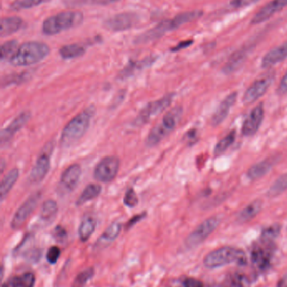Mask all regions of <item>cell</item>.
Masks as SVG:
<instances>
[{
  "mask_svg": "<svg viewBox=\"0 0 287 287\" xmlns=\"http://www.w3.org/2000/svg\"><path fill=\"white\" fill-rule=\"evenodd\" d=\"M95 112V106L90 105L68 122L61 135L60 144L62 147L72 146L86 134Z\"/></svg>",
  "mask_w": 287,
  "mask_h": 287,
  "instance_id": "cell-1",
  "label": "cell"
},
{
  "mask_svg": "<svg viewBox=\"0 0 287 287\" xmlns=\"http://www.w3.org/2000/svg\"><path fill=\"white\" fill-rule=\"evenodd\" d=\"M49 53L50 48L45 43L28 41L19 45L9 62L15 67H27L43 61Z\"/></svg>",
  "mask_w": 287,
  "mask_h": 287,
  "instance_id": "cell-2",
  "label": "cell"
},
{
  "mask_svg": "<svg viewBox=\"0 0 287 287\" xmlns=\"http://www.w3.org/2000/svg\"><path fill=\"white\" fill-rule=\"evenodd\" d=\"M84 21V14L79 11H66L49 17L42 24L45 35L53 36L79 27Z\"/></svg>",
  "mask_w": 287,
  "mask_h": 287,
  "instance_id": "cell-3",
  "label": "cell"
},
{
  "mask_svg": "<svg viewBox=\"0 0 287 287\" xmlns=\"http://www.w3.org/2000/svg\"><path fill=\"white\" fill-rule=\"evenodd\" d=\"M182 114H183V108L181 106H176L168 112L163 116L162 122L150 131L145 141L147 146L154 147L164 138L167 137L175 129L181 119Z\"/></svg>",
  "mask_w": 287,
  "mask_h": 287,
  "instance_id": "cell-4",
  "label": "cell"
},
{
  "mask_svg": "<svg viewBox=\"0 0 287 287\" xmlns=\"http://www.w3.org/2000/svg\"><path fill=\"white\" fill-rule=\"evenodd\" d=\"M246 259V255L241 249L223 247L209 253L204 259V264L208 268H217L231 263L244 265Z\"/></svg>",
  "mask_w": 287,
  "mask_h": 287,
  "instance_id": "cell-5",
  "label": "cell"
},
{
  "mask_svg": "<svg viewBox=\"0 0 287 287\" xmlns=\"http://www.w3.org/2000/svg\"><path fill=\"white\" fill-rule=\"evenodd\" d=\"M175 93H169L160 99L149 102L140 111L133 122L135 127H142L149 123L153 118L160 114L170 106L174 99Z\"/></svg>",
  "mask_w": 287,
  "mask_h": 287,
  "instance_id": "cell-6",
  "label": "cell"
},
{
  "mask_svg": "<svg viewBox=\"0 0 287 287\" xmlns=\"http://www.w3.org/2000/svg\"><path fill=\"white\" fill-rule=\"evenodd\" d=\"M54 149L53 141L46 143L41 149L36 164L33 166L30 173L29 180L31 184H38L45 179L50 170L51 156Z\"/></svg>",
  "mask_w": 287,
  "mask_h": 287,
  "instance_id": "cell-7",
  "label": "cell"
},
{
  "mask_svg": "<svg viewBox=\"0 0 287 287\" xmlns=\"http://www.w3.org/2000/svg\"><path fill=\"white\" fill-rule=\"evenodd\" d=\"M120 166V159L117 156L110 155L104 157L96 165L93 171V177L100 182H110L117 176Z\"/></svg>",
  "mask_w": 287,
  "mask_h": 287,
  "instance_id": "cell-8",
  "label": "cell"
},
{
  "mask_svg": "<svg viewBox=\"0 0 287 287\" xmlns=\"http://www.w3.org/2000/svg\"><path fill=\"white\" fill-rule=\"evenodd\" d=\"M274 79H275L274 71H269L252 83L251 86L247 89L243 97V102L244 105L253 103L259 97H262L271 87Z\"/></svg>",
  "mask_w": 287,
  "mask_h": 287,
  "instance_id": "cell-9",
  "label": "cell"
},
{
  "mask_svg": "<svg viewBox=\"0 0 287 287\" xmlns=\"http://www.w3.org/2000/svg\"><path fill=\"white\" fill-rule=\"evenodd\" d=\"M220 223L218 217H211L204 221L187 237L185 244L189 248L197 246L206 240L214 232Z\"/></svg>",
  "mask_w": 287,
  "mask_h": 287,
  "instance_id": "cell-10",
  "label": "cell"
},
{
  "mask_svg": "<svg viewBox=\"0 0 287 287\" xmlns=\"http://www.w3.org/2000/svg\"><path fill=\"white\" fill-rule=\"evenodd\" d=\"M139 21L140 16L136 13H121L108 18L104 25L109 31L119 32L133 28Z\"/></svg>",
  "mask_w": 287,
  "mask_h": 287,
  "instance_id": "cell-11",
  "label": "cell"
},
{
  "mask_svg": "<svg viewBox=\"0 0 287 287\" xmlns=\"http://www.w3.org/2000/svg\"><path fill=\"white\" fill-rule=\"evenodd\" d=\"M180 28L177 20L174 17L171 19H166L157 24L155 27L150 29L149 31L144 32L140 36L136 37L135 40L136 44H144V43L151 42L161 38L167 32L175 31L176 29Z\"/></svg>",
  "mask_w": 287,
  "mask_h": 287,
  "instance_id": "cell-12",
  "label": "cell"
},
{
  "mask_svg": "<svg viewBox=\"0 0 287 287\" xmlns=\"http://www.w3.org/2000/svg\"><path fill=\"white\" fill-rule=\"evenodd\" d=\"M41 198V192H36L31 195V197L21 206H19L10 223L12 229H19L20 227L23 226L25 222L31 216V214L38 206Z\"/></svg>",
  "mask_w": 287,
  "mask_h": 287,
  "instance_id": "cell-13",
  "label": "cell"
},
{
  "mask_svg": "<svg viewBox=\"0 0 287 287\" xmlns=\"http://www.w3.org/2000/svg\"><path fill=\"white\" fill-rule=\"evenodd\" d=\"M81 173V167L79 164H73L68 166L61 176L58 192L62 195L72 192L77 188V186L79 185Z\"/></svg>",
  "mask_w": 287,
  "mask_h": 287,
  "instance_id": "cell-14",
  "label": "cell"
},
{
  "mask_svg": "<svg viewBox=\"0 0 287 287\" xmlns=\"http://www.w3.org/2000/svg\"><path fill=\"white\" fill-rule=\"evenodd\" d=\"M265 117V109L262 103L257 105L244 119L242 126V134L249 137L254 136L260 128Z\"/></svg>",
  "mask_w": 287,
  "mask_h": 287,
  "instance_id": "cell-15",
  "label": "cell"
},
{
  "mask_svg": "<svg viewBox=\"0 0 287 287\" xmlns=\"http://www.w3.org/2000/svg\"><path fill=\"white\" fill-rule=\"evenodd\" d=\"M271 243L265 240H260V244L255 245L251 252V259L253 263L259 270H266L271 262L272 248Z\"/></svg>",
  "mask_w": 287,
  "mask_h": 287,
  "instance_id": "cell-16",
  "label": "cell"
},
{
  "mask_svg": "<svg viewBox=\"0 0 287 287\" xmlns=\"http://www.w3.org/2000/svg\"><path fill=\"white\" fill-rule=\"evenodd\" d=\"M285 7H287V0H271L265 6L261 8L256 14H254V16L252 18L250 24L253 25L262 24L264 22L269 20L271 17L281 11Z\"/></svg>",
  "mask_w": 287,
  "mask_h": 287,
  "instance_id": "cell-17",
  "label": "cell"
},
{
  "mask_svg": "<svg viewBox=\"0 0 287 287\" xmlns=\"http://www.w3.org/2000/svg\"><path fill=\"white\" fill-rule=\"evenodd\" d=\"M31 118V112H22L6 128H4L0 135V142L2 146L10 142L14 136L29 122Z\"/></svg>",
  "mask_w": 287,
  "mask_h": 287,
  "instance_id": "cell-18",
  "label": "cell"
},
{
  "mask_svg": "<svg viewBox=\"0 0 287 287\" xmlns=\"http://www.w3.org/2000/svg\"><path fill=\"white\" fill-rule=\"evenodd\" d=\"M237 93L233 92L230 93L229 95L227 96L221 102L215 113L211 117V124L213 126H218L223 123L229 114L231 108L234 105L237 100Z\"/></svg>",
  "mask_w": 287,
  "mask_h": 287,
  "instance_id": "cell-19",
  "label": "cell"
},
{
  "mask_svg": "<svg viewBox=\"0 0 287 287\" xmlns=\"http://www.w3.org/2000/svg\"><path fill=\"white\" fill-rule=\"evenodd\" d=\"M285 59H287V41L266 53L262 59L261 66L263 68H269Z\"/></svg>",
  "mask_w": 287,
  "mask_h": 287,
  "instance_id": "cell-20",
  "label": "cell"
},
{
  "mask_svg": "<svg viewBox=\"0 0 287 287\" xmlns=\"http://www.w3.org/2000/svg\"><path fill=\"white\" fill-rule=\"evenodd\" d=\"M251 46H244L241 48L240 50H237L236 53H233L229 59L227 61L225 66L223 67V73L226 75H229V74L234 72L237 71V69L240 68L244 63V61L247 58V56L249 54V49Z\"/></svg>",
  "mask_w": 287,
  "mask_h": 287,
  "instance_id": "cell-21",
  "label": "cell"
},
{
  "mask_svg": "<svg viewBox=\"0 0 287 287\" xmlns=\"http://www.w3.org/2000/svg\"><path fill=\"white\" fill-rule=\"evenodd\" d=\"M156 59H157L156 57H146L145 59L141 60V61L130 62L127 64V67L121 71L120 74H119V79H122V80L128 79L133 74L136 73V71H141L142 69L152 66L155 62Z\"/></svg>",
  "mask_w": 287,
  "mask_h": 287,
  "instance_id": "cell-22",
  "label": "cell"
},
{
  "mask_svg": "<svg viewBox=\"0 0 287 287\" xmlns=\"http://www.w3.org/2000/svg\"><path fill=\"white\" fill-rule=\"evenodd\" d=\"M274 165H275L274 159L264 160L262 162H258L254 166H252L248 170L247 176L251 180H258L259 178L266 176V174H268Z\"/></svg>",
  "mask_w": 287,
  "mask_h": 287,
  "instance_id": "cell-23",
  "label": "cell"
},
{
  "mask_svg": "<svg viewBox=\"0 0 287 287\" xmlns=\"http://www.w3.org/2000/svg\"><path fill=\"white\" fill-rule=\"evenodd\" d=\"M121 230H122L121 223L117 222L111 223L103 232V234L99 238L96 243V248L101 249L110 245V243H112L118 237V235L120 234Z\"/></svg>",
  "mask_w": 287,
  "mask_h": 287,
  "instance_id": "cell-24",
  "label": "cell"
},
{
  "mask_svg": "<svg viewBox=\"0 0 287 287\" xmlns=\"http://www.w3.org/2000/svg\"><path fill=\"white\" fill-rule=\"evenodd\" d=\"M22 25H23V20L19 17L10 16L3 18L1 19L0 36L1 37L10 36L19 31Z\"/></svg>",
  "mask_w": 287,
  "mask_h": 287,
  "instance_id": "cell-25",
  "label": "cell"
},
{
  "mask_svg": "<svg viewBox=\"0 0 287 287\" xmlns=\"http://www.w3.org/2000/svg\"><path fill=\"white\" fill-rule=\"evenodd\" d=\"M19 176V169H11L5 177L3 178L1 181V187H0V197L1 201H4L5 197H7L8 194L10 193V191L12 189L13 187L16 183L18 178Z\"/></svg>",
  "mask_w": 287,
  "mask_h": 287,
  "instance_id": "cell-26",
  "label": "cell"
},
{
  "mask_svg": "<svg viewBox=\"0 0 287 287\" xmlns=\"http://www.w3.org/2000/svg\"><path fill=\"white\" fill-rule=\"evenodd\" d=\"M263 206V202L260 199L254 200L240 212L237 216V221L240 223H246L256 217Z\"/></svg>",
  "mask_w": 287,
  "mask_h": 287,
  "instance_id": "cell-27",
  "label": "cell"
},
{
  "mask_svg": "<svg viewBox=\"0 0 287 287\" xmlns=\"http://www.w3.org/2000/svg\"><path fill=\"white\" fill-rule=\"evenodd\" d=\"M86 53V47L81 44H71L64 45L59 50L62 58L65 60L75 59L82 57Z\"/></svg>",
  "mask_w": 287,
  "mask_h": 287,
  "instance_id": "cell-28",
  "label": "cell"
},
{
  "mask_svg": "<svg viewBox=\"0 0 287 287\" xmlns=\"http://www.w3.org/2000/svg\"><path fill=\"white\" fill-rule=\"evenodd\" d=\"M58 206L54 200H46L41 206V221L45 223H50L55 219L58 214Z\"/></svg>",
  "mask_w": 287,
  "mask_h": 287,
  "instance_id": "cell-29",
  "label": "cell"
},
{
  "mask_svg": "<svg viewBox=\"0 0 287 287\" xmlns=\"http://www.w3.org/2000/svg\"><path fill=\"white\" fill-rule=\"evenodd\" d=\"M96 220L93 217H86L82 220L79 228V239L82 242L89 240L95 230Z\"/></svg>",
  "mask_w": 287,
  "mask_h": 287,
  "instance_id": "cell-30",
  "label": "cell"
},
{
  "mask_svg": "<svg viewBox=\"0 0 287 287\" xmlns=\"http://www.w3.org/2000/svg\"><path fill=\"white\" fill-rule=\"evenodd\" d=\"M101 193V187L98 184H89L84 188L79 198L77 200L76 204L78 206L84 205L86 202H90L95 199Z\"/></svg>",
  "mask_w": 287,
  "mask_h": 287,
  "instance_id": "cell-31",
  "label": "cell"
},
{
  "mask_svg": "<svg viewBox=\"0 0 287 287\" xmlns=\"http://www.w3.org/2000/svg\"><path fill=\"white\" fill-rule=\"evenodd\" d=\"M250 281L244 274L235 273L230 275L223 280L222 287H249Z\"/></svg>",
  "mask_w": 287,
  "mask_h": 287,
  "instance_id": "cell-32",
  "label": "cell"
},
{
  "mask_svg": "<svg viewBox=\"0 0 287 287\" xmlns=\"http://www.w3.org/2000/svg\"><path fill=\"white\" fill-rule=\"evenodd\" d=\"M287 190V173L279 176L267 192V197H275Z\"/></svg>",
  "mask_w": 287,
  "mask_h": 287,
  "instance_id": "cell-33",
  "label": "cell"
},
{
  "mask_svg": "<svg viewBox=\"0 0 287 287\" xmlns=\"http://www.w3.org/2000/svg\"><path fill=\"white\" fill-rule=\"evenodd\" d=\"M36 277L34 274L28 272L19 276H15L10 280L11 287H34Z\"/></svg>",
  "mask_w": 287,
  "mask_h": 287,
  "instance_id": "cell-34",
  "label": "cell"
},
{
  "mask_svg": "<svg viewBox=\"0 0 287 287\" xmlns=\"http://www.w3.org/2000/svg\"><path fill=\"white\" fill-rule=\"evenodd\" d=\"M235 139H236V131H232L220 141H218L214 149L215 155H219L224 153L234 143Z\"/></svg>",
  "mask_w": 287,
  "mask_h": 287,
  "instance_id": "cell-35",
  "label": "cell"
},
{
  "mask_svg": "<svg viewBox=\"0 0 287 287\" xmlns=\"http://www.w3.org/2000/svg\"><path fill=\"white\" fill-rule=\"evenodd\" d=\"M120 0H66L65 4L68 7H80L85 5H109Z\"/></svg>",
  "mask_w": 287,
  "mask_h": 287,
  "instance_id": "cell-36",
  "label": "cell"
},
{
  "mask_svg": "<svg viewBox=\"0 0 287 287\" xmlns=\"http://www.w3.org/2000/svg\"><path fill=\"white\" fill-rule=\"evenodd\" d=\"M49 1L50 0H15L10 5V8L15 11H19V10H28L31 8L36 7Z\"/></svg>",
  "mask_w": 287,
  "mask_h": 287,
  "instance_id": "cell-37",
  "label": "cell"
},
{
  "mask_svg": "<svg viewBox=\"0 0 287 287\" xmlns=\"http://www.w3.org/2000/svg\"><path fill=\"white\" fill-rule=\"evenodd\" d=\"M18 48H19L18 41H15V40L4 43L1 45V60L2 61L9 60L10 61L12 58L13 56L15 55Z\"/></svg>",
  "mask_w": 287,
  "mask_h": 287,
  "instance_id": "cell-38",
  "label": "cell"
},
{
  "mask_svg": "<svg viewBox=\"0 0 287 287\" xmlns=\"http://www.w3.org/2000/svg\"><path fill=\"white\" fill-rule=\"evenodd\" d=\"M93 275H94L93 268L90 267L85 269L77 275L73 283V287H84L87 283L89 282V280L92 279Z\"/></svg>",
  "mask_w": 287,
  "mask_h": 287,
  "instance_id": "cell-39",
  "label": "cell"
},
{
  "mask_svg": "<svg viewBox=\"0 0 287 287\" xmlns=\"http://www.w3.org/2000/svg\"><path fill=\"white\" fill-rule=\"evenodd\" d=\"M280 232V226L279 224H274L270 226L268 228H265L262 234H261V240L265 241L272 242L275 238L277 237Z\"/></svg>",
  "mask_w": 287,
  "mask_h": 287,
  "instance_id": "cell-40",
  "label": "cell"
},
{
  "mask_svg": "<svg viewBox=\"0 0 287 287\" xmlns=\"http://www.w3.org/2000/svg\"><path fill=\"white\" fill-rule=\"evenodd\" d=\"M28 75L29 74L27 72H24V73L21 74H15V75H12V76H8L5 77V79H3L2 84L3 87L5 86L11 85V84H15V83H23V82H26L27 80V77H28Z\"/></svg>",
  "mask_w": 287,
  "mask_h": 287,
  "instance_id": "cell-41",
  "label": "cell"
},
{
  "mask_svg": "<svg viewBox=\"0 0 287 287\" xmlns=\"http://www.w3.org/2000/svg\"><path fill=\"white\" fill-rule=\"evenodd\" d=\"M123 202L126 206L130 208H133L138 204V197L135 191L132 188H129L124 196Z\"/></svg>",
  "mask_w": 287,
  "mask_h": 287,
  "instance_id": "cell-42",
  "label": "cell"
},
{
  "mask_svg": "<svg viewBox=\"0 0 287 287\" xmlns=\"http://www.w3.org/2000/svg\"><path fill=\"white\" fill-rule=\"evenodd\" d=\"M60 254L61 250L58 247H51L50 249H48L46 259L50 264L57 263V261L58 260L59 257H60Z\"/></svg>",
  "mask_w": 287,
  "mask_h": 287,
  "instance_id": "cell-43",
  "label": "cell"
},
{
  "mask_svg": "<svg viewBox=\"0 0 287 287\" xmlns=\"http://www.w3.org/2000/svg\"><path fill=\"white\" fill-rule=\"evenodd\" d=\"M259 1L260 0H231L229 6L232 9H241V8L248 7L249 5H254Z\"/></svg>",
  "mask_w": 287,
  "mask_h": 287,
  "instance_id": "cell-44",
  "label": "cell"
},
{
  "mask_svg": "<svg viewBox=\"0 0 287 287\" xmlns=\"http://www.w3.org/2000/svg\"><path fill=\"white\" fill-rule=\"evenodd\" d=\"M53 234H54L56 240H58L59 242H62L67 238V232L61 226L56 227Z\"/></svg>",
  "mask_w": 287,
  "mask_h": 287,
  "instance_id": "cell-45",
  "label": "cell"
},
{
  "mask_svg": "<svg viewBox=\"0 0 287 287\" xmlns=\"http://www.w3.org/2000/svg\"><path fill=\"white\" fill-rule=\"evenodd\" d=\"M277 93L279 95H285L287 93V71L278 87Z\"/></svg>",
  "mask_w": 287,
  "mask_h": 287,
  "instance_id": "cell-46",
  "label": "cell"
},
{
  "mask_svg": "<svg viewBox=\"0 0 287 287\" xmlns=\"http://www.w3.org/2000/svg\"><path fill=\"white\" fill-rule=\"evenodd\" d=\"M146 216V213H142V214H137L136 216L132 217V219H130V220L128 221V223H127V228H132V227H133V226L138 223V222L145 219V217Z\"/></svg>",
  "mask_w": 287,
  "mask_h": 287,
  "instance_id": "cell-47",
  "label": "cell"
},
{
  "mask_svg": "<svg viewBox=\"0 0 287 287\" xmlns=\"http://www.w3.org/2000/svg\"><path fill=\"white\" fill-rule=\"evenodd\" d=\"M193 43H194V41H192V40H187V41H181V42L179 43L177 45H175V47H173L172 49H171V51L176 53V51H179V50L189 47Z\"/></svg>",
  "mask_w": 287,
  "mask_h": 287,
  "instance_id": "cell-48",
  "label": "cell"
},
{
  "mask_svg": "<svg viewBox=\"0 0 287 287\" xmlns=\"http://www.w3.org/2000/svg\"><path fill=\"white\" fill-rule=\"evenodd\" d=\"M184 287H204L203 284L200 280L195 278H188L184 280Z\"/></svg>",
  "mask_w": 287,
  "mask_h": 287,
  "instance_id": "cell-49",
  "label": "cell"
},
{
  "mask_svg": "<svg viewBox=\"0 0 287 287\" xmlns=\"http://www.w3.org/2000/svg\"><path fill=\"white\" fill-rule=\"evenodd\" d=\"M197 129H190L187 132L186 135L184 136V138L188 140V142L192 143L195 139H197Z\"/></svg>",
  "mask_w": 287,
  "mask_h": 287,
  "instance_id": "cell-50",
  "label": "cell"
},
{
  "mask_svg": "<svg viewBox=\"0 0 287 287\" xmlns=\"http://www.w3.org/2000/svg\"><path fill=\"white\" fill-rule=\"evenodd\" d=\"M277 287H287V274L279 280Z\"/></svg>",
  "mask_w": 287,
  "mask_h": 287,
  "instance_id": "cell-51",
  "label": "cell"
},
{
  "mask_svg": "<svg viewBox=\"0 0 287 287\" xmlns=\"http://www.w3.org/2000/svg\"><path fill=\"white\" fill-rule=\"evenodd\" d=\"M5 160H1V171H4V167H5Z\"/></svg>",
  "mask_w": 287,
  "mask_h": 287,
  "instance_id": "cell-52",
  "label": "cell"
},
{
  "mask_svg": "<svg viewBox=\"0 0 287 287\" xmlns=\"http://www.w3.org/2000/svg\"><path fill=\"white\" fill-rule=\"evenodd\" d=\"M1 287H8L7 284H3Z\"/></svg>",
  "mask_w": 287,
  "mask_h": 287,
  "instance_id": "cell-53",
  "label": "cell"
}]
</instances>
